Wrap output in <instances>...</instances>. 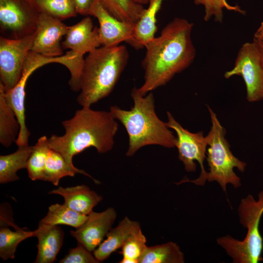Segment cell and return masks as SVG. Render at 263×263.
<instances>
[{"label":"cell","instance_id":"cell-27","mask_svg":"<svg viewBox=\"0 0 263 263\" xmlns=\"http://www.w3.org/2000/svg\"><path fill=\"white\" fill-rule=\"evenodd\" d=\"M39 14L60 20L77 16L73 0H26Z\"/></svg>","mask_w":263,"mask_h":263},{"label":"cell","instance_id":"cell-8","mask_svg":"<svg viewBox=\"0 0 263 263\" xmlns=\"http://www.w3.org/2000/svg\"><path fill=\"white\" fill-rule=\"evenodd\" d=\"M66 60L65 56L49 57L30 51L25 60L21 78L17 84L11 89H5L0 83L6 102L14 111L20 124V131L15 142L18 146L28 145L30 133L25 122V97L26 82L31 74L38 68L51 63L63 65Z\"/></svg>","mask_w":263,"mask_h":263},{"label":"cell","instance_id":"cell-31","mask_svg":"<svg viewBox=\"0 0 263 263\" xmlns=\"http://www.w3.org/2000/svg\"><path fill=\"white\" fill-rule=\"evenodd\" d=\"M92 252L77 243L76 247L71 249L68 253L61 260L60 263H97L99 262Z\"/></svg>","mask_w":263,"mask_h":263},{"label":"cell","instance_id":"cell-15","mask_svg":"<svg viewBox=\"0 0 263 263\" xmlns=\"http://www.w3.org/2000/svg\"><path fill=\"white\" fill-rule=\"evenodd\" d=\"M116 215V211L113 207H109L101 212L92 211L88 215L85 222L75 230H71L70 234L77 243L93 252L112 228Z\"/></svg>","mask_w":263,"mask_h":263},{"label":"cell","instance_id":"cell-35","mask_svg":"<svg viewBox=\"0 0 263 263\" xmlns=\"http://www.w3.org/2000/svg\"><path fill=\"white\" fill-rule=\"evenodd\" d=\"M134 2L141 4L144 5L146 4H148L150 0H132Z\"/></svg>","mask_w":263,"mask_h":263},{"label":"cell","instance_id":"cell-13","mask_svg":"<svg viewBox=\"0 0 263 263\" xmlns=\"http://www.w3.org/2000/svg\"><path fill=\"white\" fill-rule=\"evenodd\" d=\"M61 44L63 49H70L76 64L82 69L84 55L101 46L98 27H94L90 17L84 18L76 24L69 26Z\"/></svg>","mask_w":263,"mask_h":263},{"label":"cell","instance_id":"cell-12","mask_svg":"<svg viewBox=\"0 0 263 263\" xmlns=\"http://www.w3.org/2000/svg\"><path fill=\"white\" fill-rule=\"evenodd\" d=\"M69 27L60 19L39 14L31 51L49 57L62 56L61 41Z\"/></svg>","mask_w":263,"mask_h":263},{"label":"cell","instance_id":"cell-6","mask_svg":"<svg viewBox=\"0 0 263 263\" xmlns=\"http://www.w3.org/2000/svg\"><path fill=\"white\" fill-rule=\"evenodd\" d=\"M211 127L206 136L207 141V157L209 167L206 179L208 182L216 181L226 193V185L231 184L237 188L241 186V179L234 171L236 168L244 172L246 164L236 157L230 150L225 138V130L220 123L216 114L209 106Z\"/></svg>","mask_w":263,"mask_h":263},{"label":"cell","instance_id":"cell-30","mask_svg":"<svg viewBox=\"0 0 263 263\" xmlns=\"http://www.w3.org/2000/svg\"><path fill=\"white\" fill-rule=\"evenodd\" d=\"M196 5H202L205 8L204 19L208 21L213 18L215 21L222 23L224 19L223 10L225 8L227 10L245 15V11L242 10L238 5H231L226 0H194Z\"/></svg>","mask_w":263,"mask_h":263},{"label":"cell","instance_id":"cell-22","mask_svg":"<svg viewBox=\"0 0 263 263\" xmlns=\"http://www.w3.org/2000/svg\"><path fill=\"white\" fill-rule=\"evenodd\" d=\"M14 152L0 156V183L5 184L18 180L17 171L26 169L28 160L32 153L33 146H18Z\"/></svg>","mask_w":263,"mask_h":263},{"label":"cell","instance_id":"cell-28","mask_svg":"<svg viewBox=\"0 0 263 263\" xmlns=\"http://www.w3.org/2000/svg\"><path fill=\"white\" fill-rule=\"evenodd\" d=\"M51 149L48 138L46 136L39 138L33 146L26 166L28 176L32 181L42 180L47 156Z\"/></svg>","mask_w":263,"mask_h":263},{"label":"cell","instance_id":"cell-17","mask_svg":"<svg viewBox=\"0 0 263 263\" xmlns=\"http://www.w3.org/2000/svg\"><path fill=\"white\" fill-rule=\"evenodd\" d=\"M48 194L61 195L64 198V205L86 215L102 200L101 195L84 185L67 188L60 187L49 191Z\"/></svg>","mask_w":263,"mask_h":263},{"label":"cell","instance_id":"cell-4","mask_svg":"<svg viewBox=\"0 0 263 263\" xmlns=\"http://www.w3.org/2000/svg\"><path fill=\"white\" fill-rule=\"evenodd\" d=\"M129 55L126 47L100 46L84 58L77 101L91 107L113 91L127 66Z\"/></svg>","mask_w":263,"mask_h":263},{"label":"cell","instance_id":"cell-16","mask_svg":"<svg viewBox=\"0 0 263 263\" xmlns=\"http://www.w3.org/2000/svg\"><path fill=\"white\" fill-rule=\"evenodd\" d=\"M34 237L38 239V254L34 263H53L63 244L64 232L62 228L57 225L39 223L38 228L34 231Z\"/></svg>","mask_w":263,"mask_h":263},{"label":"cell","instance_id":"cell-2","mask_svg":"<svg viewBox=\"0 0 263 263\" xmlns=\"http://www.w3.org/2000/svg\"><path fill=\"white\" fill-rule=\"evenodd\" d=\"M65 133L48 138L51 149L59 152L74 168L73 157L94 147L100 153L110 151L114 144L118 124L111 112L95 111L91 107L77 110L70 119L62 122Z\"/></svg>","mask_w":263,"mask_h":263},{"label":"cell","instance_id":"cell-18","mask_svg":"<svg viewBox=\"0 0 263 263\" xmlns=\"http://www.w3.org/2000/svg\"><path fill=\"white\" fill-rule=\"evenodd\" d=\"M139 228L138 222L125 217L115 227L110 229L106 239L93 251L94 257L99 262L106 260L113 252L121 248L129 236Z\"/></svg>","mask_w":263,"mask_h":263},{"label":"cell","instance_id":"cell-7","mask_svg":"<svg viewBox=\"0 0 263 263\" xmlns=\"http://www.w3.org/2000/svg\"><path fill=\"white\" fill-rule=\"evenodd\" d=\"M167 113L168 121L166 122V125L169 129H173L176 133L175 147L178 150V158L184 164L186 171L195 172L196 169V161L199 163L201 168V174L198 178L194 180L184 179L176 184L179 185L190 182L203 186L207 181V174L204 166L207 147V136H204L202 131L196 133L190 132L183 128L170 112H167Z\"/></svg>","mask_w":263,"mask_h":263},{"label":"cell","instance_id":"cell-10","mask_svg":"<svg viewBox=\"0 0 263 263\" xmlns=\"http://www.w3.org/2000/svg\"><path fill=\"white\" fill-rule=\"evenodd\" d=\"M39 14L26 0H0L1 36L20 39L33 34Z\"/></svg>","mask_w":263,"mask_h":263},{"label":"cell","instance_id":"cell-33","mask_svg":"<svg viewBox=\"0 0 263 263\" xmlns=\"http://www.w3.org/2000/svg\"><path fill=\"white\" fill-rule=\"evenodd\" d=\"M253 38L263 41V21L261 22L255 31Z\"/></svg>","mask_w":263,"mask_h":263},{"label":"cell","instance_id":"cell-21","mask_svg":"<svg viewBox=\"0 0 263 263\" xmlns=\"http://www.w3.org/2000/svg\"><path fill=\"white\" fill-rule=\"evenodd\" d=\"M75 173L88 176L95 184H100L98 181L93 178L84 170L71 167L59 152L51 149L47 156L42 180L51 182L57 186L62 178L73 177Z\"/></svg>","mask_w":263,"mask_h":263},{"label":"cell","instance_id":"cell-1","mask_svg":"<svg viewBox=\"0 0 263 263\" xmlns=\"http://www.w3.org/2000/svg\"><path fill=\"white\" fill-rule=\"evenodd\" d=\"M193 23L175 18L145 46L146 53L142 61L144 82L138 88L145 95L167 84L177 74L194 61L196 51L191 34Z\"/></svg>","mask_w":263,"mask_h":263},{"label":"cell","instance_id":"cell-5","mask_svg":"<svg viewBox=\"0 0 263 263\" xmlns=\"http://www.w3.org/2000/svg\"><path fill=\"white\" fill-rule=\"evenodd\" d=\"M240 223L246 228V235L239 241L230 235L217 239L235 263H258L263 261L262 256L263 239L259 230V224L263 213V190L256 200L248 194L241 200L238 208Z\"/></svg>","mask_w":263,"mask_h":263},{"label":"cell","instance_id":"cell-24","mask_svg":"<svg viewBox=\"0 0 263 263\" xmlns=\"http://www.w3.org/2000/svg\"><path fill=\"white\" fill-rule=\"evenodd\" d=\"M184 256L179 246L172 242L147 246L139 263H183Z\"/></svg>","mask_w":263,"mask_h":263},{"label":"cell","instance_id":"cell-34","mask_svg":"<svg viewBox=\"0 0 263 263\" xmlns=\"http://www.w3.org/2000/svg\"><path fill=\"white\" fill-rule=\"evenodd\" d=\"M253 40L256 43L259 48L263 61V41L254 38H253Z\"/></svg>","mask_w":263,"mask_h":263},{"label":"cell","instance_id":"cell-32","mask_svg":"<svg viewBox=\"0 0 263 263\" xmlns=\"http://www.w3.org/2000/svg\"><path fill=\"white\" fill-rule=\"evenodd\" d=\"M96 0H73L77 14L88 15L89 12Z\"/></svg>","mask_w":263,"mask_h":263},{"label":"cell","instance_id":"cell-3","mask_svg":"<svg viewBox=\"0 0 263 263\" xmlns=\"http://www.w3.org/2000/svg\"><path fill=\"white\" fill-rule=\"evenodd\" d=\"M131 95L133 102L131 110H124L115 105L110 109L113 117L124 126L128 133L129 147L126 155L132 156L140 149L149 145L175 147L177 138L156 113L152 93L143 95L135 87Z\"/></svg>","mask_w":263,"mask_h":263},{"label":"cell","instance_id":"cell-25","mask_svg":"<svg viewBox=\"0 0 263 263\" xmlns=\"http://www.w3.org/2000/svg\"><path fill=\"white\" fill-rule=\"evenodd\" d=\"M87 217L88 215L76 212L64 204H55L49 207L47 215L39 223L49 225H65L77 228Z\"/></svg>","mask_w":263,"mask_h":263},{"label":"cell","instance_id":"cell-23","mask_svg":"<svg viewBox=\"0 0 263 263\" xmlns=\"http://www.w3.org/2000/svg\"><path fill=\"white\" fill-rule=\"evenodd\" d=\"M20 131V124L12 108L6 102L0 86V142L6 148L15 142Z\"/></svg>","mask_w":263,"mask_h":263},{"label":"cell","instance_id":"cell-29","mask_svg":"<svg viewBox=\"0 0 263 263\" xmlns=\"http://www.w3.org/2000/svg\"><path fill=\"white\" fill-rule=\"evenodd\" d=\"M146 238L139 228L127 239L121 247L122 259L120 263H139L147 247Z\"/></svg>","mask_w":263,"mask_h":263},{"label":"cell","instance_id":"cell-20","mask_svg":"<svg viewBox=\"0 0 263 263\" xmlns=\"http://www.w3.org/2000/svg\"><path fill=\"white\" fill-rule=\"evenodd\" d=\"M14 224L12 216H0V257L3 260L14 259L19 244L28 238L34 237V231H28L17 225L14 227V231L8 227Z\"/></svg>","mask_w":263,"mask_h":263},{"label":"cell","instance_id":"cell-26","mask_svg":"<svg viewBox=\"0 0 263 263\" xmlns=\"http://www.w3.org/2000/svg\"><path fill=\"white\" fill-rule=\"evenodd\" d=\"M107 11L118 19L136 24L145 8L132 0H100Z\"/></svg>","mask_w":263,"mask_h":263},{"label":"cell","instance_id":"cell-9","mask_svg":"<svg viewBox=\"0 0 263 263\" xmlns=\"http://www.w3.org/2000/svg\"><path fill=\"white\" fill-rule=\"evenodd\" d=\"M236 75L241 76L244 82L249 102L263 100V61L253 40L242 45L233 68L225 72L224 77L228 79Z\"/></svg>","mask_w":263,"mask_h":263},{"label":"cell","instance_id":"cell-14","mask_svg":"<svg viewBox=\"0 0 263 263\" xmlns=\"http://www.w3.org/2000/svg\"><path fill=\"white\" fill-rule=\"evenodd\" d=\"M88 15L98 21V34L101 46L112 47L122 42L127 43L133 37L135 24L121 21L111 14L100 0H96Z\"/></svg>","mask_w":263,"mask_h":263},{"label":"cell","instance_id":"cell-19","mask_svg":"<svg viewBox=\"0 0 263 263\" xmlns=\"http://www.w3.org/2000/svg\"><path fill=\"white\" fill-rule=\"evenodd\" d=\"M164 0H150L149 6L135 25L132 38L127 43L135 49L144 48L155 37L156 16Z\"/></svg>","mask_w":263,"mask_h":263},{"label":"cell","instance_id":"cell-11","mask_svg":"<svg viewBox=\"0 0 263 263\" xmlns=\"http://www.w3.org/2000/svg\"><path fill=\"white\" fill-rule=\"evenodd\" d=\"M35 32L20 39L0 37V83L5 89L19 81L27 57L31 51Z\"/></svg>","mask_w":263,"mask_h":263}]
</instances>
